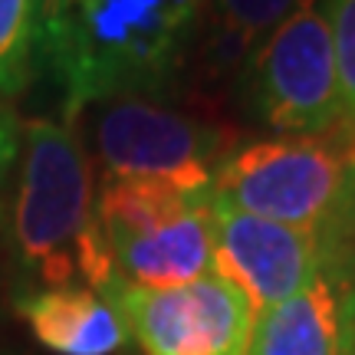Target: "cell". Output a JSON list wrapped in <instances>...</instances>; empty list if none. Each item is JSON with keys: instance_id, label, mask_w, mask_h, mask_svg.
I'll use <instances>...</instances> for the list:
<instances>
[{"instance_id": "1", "label": "cell", "mask_w": 355, "mask_h": 355, "mask_svg": "<svg viewBox=\"0 0 355 355\" xmlns=\"http://www.w3.org/2000/svg\"><path fill=\"white\" fill-rule=\"evenodd\" d=\"M207 0H63L37 43L63 89V112L155 96L178 76Z\"/></svg>"}, {"instance_id": "2", "label": "cell", "mask_w": 355, "mask_h": 355, "mask_svg": "<svg viewBox=\"0 0 355 355\" xmlns=\"http://www.w3.org/2000/svg\"><path fill=\"white\" fill-rule=\"evenodd\" d=\"M26 155L13 204L20 263L43 286H89L105 293L115 273L96 220V184L73 128L33 119L24 128Z\"/></svg>"}, {"instance_id": "3", "label": "cell", "mask_w": 355, "mask_h": 355, "mask_svg": "<svg viewBox=\"0 0 355 355\" xmlns=\"http://www.w3.org/2000/svg\"><path fill=\"white\" fill-rule=\"evenodd\" d=\"M214 198L254 217L316 234L332 270L355 266V181L329 135H270L234 145L214 171Z\"/></svg>"}, {"instance_id": "4", "label": "cell", "mask_w": 355, "mask_h": 355, "mask_svg": "<svg viewBox=\"0 0 355 355\" xmlns=\"http://www.w3.org/2000/svg\"><path fill=\"white\" fill-rule=\"evenodd\" d=\"M211 194H191L162 181L102 175L96 220L115 273L145 290L184 286L214 273Z\"/></svg>"}, {"instance_id": "5", "label": "cell", "mask_w": 355, "mask_h": 355, "mask_svg": "<svg viewBox=\"0 0 355 355\" xmlns=\"http://www.w3.org/2000/svg\"><path fill=\"white\" fill-rule=\"evenodd\" d=\"M243 109L277 135H329L343 125V92L322 0L296 10L250 53L237 76Z\"/></svg>"}, {"instance_id": "6", "label": "cell", "mask_w": 355, "mask_h": 355, "mask_svg": "<svg viewBox=\"0 0 355 355\" xmlns=\"http://www.w3.org/2000/svg\"><path fill=\"white\" fill-rule=\"evenodd\" d=\"M92 139L105 175L162 181L191 194L214 191L217 165L234 148L227 132L148 96L102 102Z\"/></svg>"}, {"instance_id": "7", "label": "cell", "mask_w": 355, "mask_h": 355, "mask_svg": "<svg viewBox=\"0 0 355 355\" xmlns=\"http://www.w3.org/2000/svg\"><path fill=\"white\" fill-rule=\"evenodd\" d=\"M102 296L122 313L145 355H247L250 349L254 306L220 273L165 290L115 277Z\"/></svg>"}, {"instance_id": "8", "label": "cell", "mask_w": 355, "mask_h": 355, "mask_svg": "<svg viewBox=\"0 0 355 355\" xmlns=\"http://www.w3.org/2000/svg\"><path fill=\"white\" fill-rule=\"evenodd\" d=\"M214 273L230 279L254 306V316L290 300L322 270H332L329 247L316 234L211 201Z\"/></svg>"}, {"instance_id": "9", "label": "cell", "mask_w": 355, "mask_h": 355, "mask_svg": "<svg viewBox=\"0 0 355 355\" xmlns=\"http://www.w3.org/2000/svg\"><path fill=\"white\" fill-rule=\"evenodd\" d=\"M349 286V273L322 270L254 319L247 355H355Z\"/></svg>"}, {"instance_id": "10", "label": "cell", "mask_w": 355, "mask_h": 355, "mask_svg": "<svg viewBox=\"0 0 355 355\" xmlns=\"http://www.w3.org/2000/svg\"><path fill=\"white\" fill-rule=\"evenodd\" d=\"M17 313L56 355H115L128 343L122 313L89 286H43L20 296Z\"/></svg>"}, {"instance_id": "11", "label": "cell", "mask_w": 355, "mask_h": 355, "mask_svg": "<svg viewBox=\"0 0 355 355\" xmlns=\"http://www.w3.org/2000/svg\"><path fill=\"white\" fill-rule=\"evenodd\" d=\"M300 0H207L204 13H211L204 63L211 76H241L250 53L277 30Z\"/></svg>"}, {"instance_id": "12", "label": "cell", "mask_w": 355, "mask_h": 355, "mask_svg": "<svg viewBox=\"0 0 355 355\" xmlns=\"http://www.w3.org/2000/svg\"><path fill=\"white\" fill-rule=\"evenodd\" d=\"M37 63V0H0V96L30 83Z\"/></svg>"}, {"instance_id": "13", "label": "cell", "mask_w": 355, "mask_h": 355, "mask_svg": "<svg viewBox=\"0 0 355 355\" xmlns=\"http://www.w3.org/2000/svg\"><path fill=\"white\" fill-rule=\"evenodd\" d=\"M322 3H326V17H329L336 69H339L343 125H355V0H322Z\"/></svg>"}, {"instance_id": "14", "label": "cell", "mask_w": 355, "mask_h": 355, "mask_svg": "<svg viewBox=\"0 0 355 355\" xmlns=\"http://www.w3.org/2000/svg\"><path fill=\"white\" fill-rule=\"evenodd\" d=\"M20 139H24V128L17 122V115L0 109V184H3L7 171L13 168L17 155H20Z\"/></svg>"}, {"instance_id": "15", "label": "cell", "mask_w": 355, "mask_h": 355, "mask_svg": "<svg viewBox=\"0 0 355 355\" xmlns=\"http://www.w3.org/2000/svg\"><path fill=\"white\" fill-rule=\"evenodd\" d=\"M332 139H336V145H339V155H343L345 168H349V175H352V181H355V125L336 128Z\"/></svg>"}, {"instance_id": "16", "label": "cell", "mask_w": 355, "mask_h": 355, "mask_svg": "<svg viewBox=\"0 0 355 355\" xmlns=\"http://www.w3.org/2000/svg\"><path fill=\"white\" fill-rule=\"evenodd\" d=\"M60 7H63V0H37V43H40V33L56 20Z\"/></svg>"}, {"instance_id": "17", "label": "cell", "mask_w": 355, "mask_h": 355, "mask_svg": "<svg viewBox=\"0 0 355 355\" xmlns=\"http://www.w3.org/2000/svg\"><path fill=\"white\" fill-rule=\"evenodd\" d=\"M349 306H352V339H355V266H352V286H349Z\"/></svg>"}]
</instances>
